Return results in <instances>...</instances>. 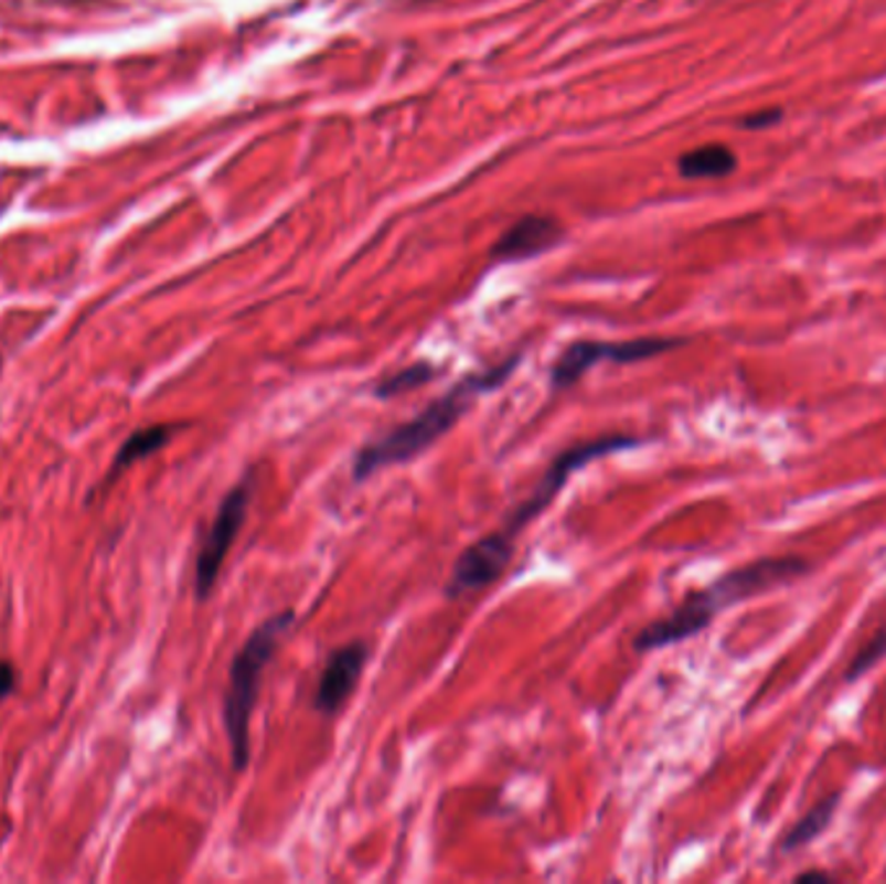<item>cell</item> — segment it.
I'll use <instances>...</instances> for the list:
<instances>
[{"instance_id": "cell-1", "label": "cell", "mask_w": 886, "mask_h": 884, "mask_svg": "<svg viewBox=\"0 0 886 884\" xmlns=\"http://www.w3.org/2000/svg\"><path fill=\"white\" fill-rule=\"evenodd\" d=\"M519 361L521 355H513V359L503 361L501 366L465 376L446 395L436 397L420 415H415L413 420L402 423L389 434L378 436L376 441L361 447L359 455L353 457V480L363 482L378 470H386L392 465H405L409 459L420 457L423 451H428L438 438L457 426L474 397L501 390L516 371Z\"/></svg>"}, {"instance_id": "cell-2", "label": "cell", "mask_w": 886, "mask_h": 884, "mask_svg": "<svg viewBox=\"0 0 886 884\" xmlns=\"http://www.w3.org/2000/svg\"><path fill=\"white\" fill-rule=\"evenodd\" d=\"M807 561L801 558H762L744 568H736L732 574L720 576L718 582L705 586V589L692 592L669 618L645 626L632 641V649L657 651L664 649V646L680 643L684 638H692L711 626V620L720 610H728V607L739 605V601L755 597V594L799 578L807 574Z\"/></svg>"}, {"instance_id": "cell-3", "label": "cell", "mask_w": 886, "mask_h": 884, "mask_svg": "<svg viewBox=\"0 0 886 884\" xmlns=\"http://www.w3.org/2000/svg\"><path fill=\"white\" fill-rule=\"evenodd\" d=\"M296 613H275L265 622L252 630L247 643L236 651L228 670V690L223 701V724H226L228 745H231V765L236 773H242L249 765L252 742L249 726L252 713L257 705V693L263 685L265 667L270 664L275 649L282 641V636L293 628Z\"/></svg>"}, {"instance_id": "cell-4", "label": "cell", "mask_w": 886, "mask_h": 884, "mask_svg": "<svg viewBox=\"0 0 886 884\" xmlns=\"http://www.w3.org/2000/svg\"><path fill=\"white\" fill-rule=\"evenodd\" d=\"M640 444L643 441H640L638 436L612 434V436L591 438V441L576 444V447L565 449L563 455H557L553 459V465H549L547 472L542 475V480L537 482V488L532 490V496H529L524 503H519V507L511 511L509 519H505L503 526L498 532L516 542L519 534L524 532L526 526L542 514V511H547L549 503H553L557 499V493L565 488V482H568L578 470H584V467L588 462H594V459L617 455V451L640 447Z\"/></svg>"}, {"instance_id": "cell-5", "label": "cell", "mask_w": 886, "mask_h": 884, "mask_svg": "<svg viewBox=\"0 0 886 884\" xmlns=\"http://www.w3.org/2000/svg\"><path fill=\"white\" fill-rule=\"evenodd\" d=\"M684 345L682 338H636L625 340V343H597V340H580L573 343L561 353V359L553 363L549 371V384L553 390H568L578 382L586 371H591L599 361H615V363H638L645 359H657V355L674 351V348Z\"/></svg>"}, {"instance_id": "cell-6", "label": "cell", "mask_w": 886, "mask_h": 884, "mask_svg": "<svg viewBox=\"0 0 886 884\" xmlns=\"http://www.w3.org/2000/svg\"><path fill=\"white\" fill-rule=\"evenodd\" d=\"M252 503V478L242 480L226 493L221 501L218 514H215L211 530H207L203 545H200L198 563H195V594L198 599L211 597L215 582L226 561L231 545L239 537L244 522H247V511Z\"/></svg>"}, {"instance_id": "cell-7", "label": "cell", "mask_w": 886, "mask_h": 884, "mask_svg": "<svg viewBox=\"0 0 886 884\" xmlns=\"http://www.w3.org/2000/svg\"><path fill=\"white\" fill-rule=\"evenodd\" d=\"M513 547H516V542L509 540L498 530L493 534L480 537L478 542H472V545L459 555L457 563H453L449 584H446L444 589L446 597L449 599L469 597V594L495 584L513 558Z\"/></svg>"}, {"instance_id": "cell-8", "label": "cell", "mask_w": 886, "mask_h": 884, "mask_svg": "<svg viewBox=\"0 0 886 884\" xmlns=\"http://www.w3.org/2000/svg\"><path fill=\"white\" fill-rule=\"evenodd\" d=\"M369 664V643L350 641L340 649H334L327 659L322 678H319L314 693V709L322 716H338L345 709L350 695L359 688L361 674Z\"/></svg>"}, {"instance_id": "cell-9", "label": "cell", "mask_w": 886, "mask_h": 884, "mask_svg": "<svg viewBox=\"0 0 886 884\" xmlns=\"http://www.w3.org/2000/svg\"><path fill=\"white\" fill-rule=\"evenodd\" d=\"M561 234L563 228L557 226L553 219H545V215H526V219L513 224L509 232L495 242L493 257L511 263V259L542 255V252L555 247Z\"/></svg>"}, {"instance_id": "cell-10", "label": "cell", "mask_w": 886, "mask_h": 884, "mask_svg": "<svg viewBox=\"0 0 886 884\" xmlns=\"http://www.w3.org/2000/svg\"><path fill=\"white\" fill-rule=\"evenodd\" d=\"M736 169V156L726 146H703L684 153L680 159V174L684 180H718Z\"/></svg>"}, {"instance_id": "cell-11", "label": "cell", "mask_w": 886, "mask_h": 884, "mask_svg": "<svg viewBox=\"0 0 886 884\" xmlns=\"http://www.w3.org/2000/svg\"><path fill=\"white\" fill-rule=\"evenodd\" d=\"M171 436H174V428L171 426H151V428L136 430V434H132L128 441L122 444L120 451H117L115 462H111V475H117L120 470H125V467L138 462V459L151 457L153 451L167 447Z\"/></svg>"}, {"instance_id": "cell-12", "label": "cell", "mask_w": 886, "mask_h": 884, "mask_svg": "<svg viewBox=\"0 0 886 884\" xmlns=\"http://www.w3.org/2000/svg\"><path fill=\"white\" fill-rule=\"evenodd\" d=\"M837 799H840L837 794H832V797L819 801L814 809H809L807 817H801V820L791 828V833L783 838V849L786 851L801 849V845L814 841L819 833H824L826 824L832 822V814H835L837 809Z\"/></svg>"}, {"instance_id": "cell-13", "label": "cell", "mask_w": 886, "mask_h": 884, "mask_svg": "<svg viewBox=\"0 0 886 884\" xmlns=\"http://www.w3.org/2000/svg\"><path fill=\"white\" fill-rule=\"evenodd\" d=\"M438 374H441V371H438L434 363H426V361L413 363V366H407L402 371H394L392 376L382 379V382L374 386V395L378 400L399 397V395H405V392H413V390H418V386H423V384L434 382Z\"/></svg>"}, {"instance_id": "cell-14", "label": "cell", "mask_w": 886, "mask_h": 884, "mask_svg": "<svg viewBox=\"0 0 886 884\" xmlns=\"http://www.w3.org/2000/svg\"><path fill=\"white\" fill-rule=\"evenodd\" d=\"M882 657H886V626L882 630H876V633L871 636V641L858 651L851 670H847V680H858L861 674L866 672L868 667H874Z\"/></svg>"}, {"instance_id": "cell-15", "label": "cell", "mask_w": 886, "mask_h": 884, "mask_svg": "<svg viewBox=\"0 0 886 884\" xmlns=\"http://www.w3.org/2000/svg\"><path fill=\"white\" fill-rule=\"evenodd\" d=\"M783 120V109H765V113H757V115H749L741 120V128L747 130H762V128H772V125Z\"/></svg>"}, {"instance_id": "cell-16", "label": "cell", "mask_w": 886, "mask_h": 884, "mask_svg": "<svg viewBox=\"0 0 886 884\" xmlns=\"http://www.w3.org/2000/svg\"><path fill=\"white\" fill-rule=\"evenodd\" d=\"M13 688H17V672H13L9 661H0V701H3Z\"/></svg>"}, {"instance_id": "cell-17", "label": "cell", "mask_w": 886, "mask_h": 884, "mask_svg": "<svg viewBox=\"0 0 886 884\" xmlns=\"http://www.w3.org/2000/svg\"><path fill=\"white\" fill-rule=\"evenodd\" d=\"M830 880H832V874H826V872H803L796 876V882H830Z\"/></svg>"}]
</instances>
